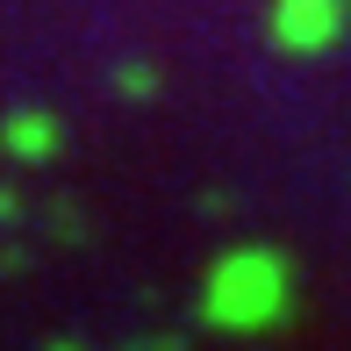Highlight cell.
I'll return each instance as SVG.
<instances>
[{
	"label": "cell",
	"instance_id": "cell-1",
	"mask_svg": "<svg viewBox=\"0 0 351 351\" xmlns=\"http://www.w3.org/2000/svg\"><path fill=\"white\" fill-rule=\"evenodd\" d=\"M280 294H287V273H280L273 251H230L208 273L201 308H208V323H222V330H258V323L280 315Z\"/></svg>",
	"mask_w": 351,
	"mask_h": 351
},
{
	"label": "cell",
	"instance_id": "cell-2",
	"mask_svg": "<svg viewBox=\"0 0 351 351\" xmlns=\"http://www.w3.org/2000/svg\"><path fill=\"white\" fill-rule=\"evenodd\" d=\"M273 22H280V36L294 43V51H315V43L337 29V0H280Z\"/></svg>",
	"mask_w": 351,
	"mask_h": 351
},
{
	"label": "cell",
	"instance_id": "cell-3",
	"mask_svg": "<svg viewBox=\"0 0 351 351\" xmlns=\"http://www.w3.org/2000/svg\"><path fill=\"white\" fill-rule=\"evenodd\" d=\"M8 143H14V151H22V158H43V151H51V122H8Z\"/></svg>",
	"mask_w": 351,
	"mask_h": 351
}]
</instances>
